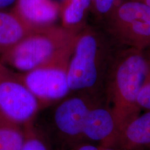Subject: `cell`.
<instances>
[{
  "mask_svg": "<svg viewBox=\"0 0 150 150\" xmlns=\"http://www.w3.org/2000/svg\"><path fill=\"white\" fill-rule=\"evenodd\" d=\"M104 146L97 145L91 142H79L66 148L65 150H101Z\"/></svg>",
  "mask_w": 150,
  "mask_h": 150,
  "instance_id": "17",
  "label": "cell"
},
{
  "mask_svg": "<svg viewBox=\"0 0 150 150\" xmlns=\"http://www.w3.org/2000/svg\"><path fill=\"white\" fill-rule=\"evenodd\" d=\"M101 150H121V149L115 147H104Z\"/></svg>",
  "mask_w": 150,
  "mask_h": 150,
  "instance_id": "20",
  "label": "cell"
},
{
  "mask_svg": "<svg viewBox=\"0 0 150 150\" xmlns=\"http://www.w3.org/2000/svg\"><path fill=\"white\" fill-rule=\"evenodd\" d=\"M82 137L104 147H114L115 121L108 106H94L91 108L84 122Z\"/></svg>",
  "mask_w": 150,
  "mask_h": 150,
  "instance_id": "8",
  "label": "cell"
},
{
  "mask_svg": "<svg viewBox=\"0 0 150 150\" xmlns=\"http://www.w3.org/2000/svg\"><path fill=\"white\" fill-rule=\"evenodd\" d=\"M12 9L31 27L42 28L55 24L61 6L56 0H16Z\"/></svg>",
  "mask_w": 150,
  "mask_h": 150,
  "instance_id": "9",
  "label": "cell"
},
{
  "mask_svg": "<svg viewBox=\"0 0 150 150\" xmlns=\"http://www.w3.org/2000/svg\"><path fill=\"white\" fill-rule=\"evenodd\" d=\"M38 29L24 22L12 8L0 11V55Z\"/></svg>",
  "mask_w": 150,
  "mask_h": 150,
  "instance_id": "10",
  "label": "cell"
},
{
  "mask_svg": "<svg viewBox=\"0 0 150 150\" xmlns=\"http://www.w3.org/2000/svg\"><path fill=\"white\" fill-rule=\"evenodd\" d=\"M42 108L18 72L0 63V118L24 127L34 122Z\"/></svg>",
  "mask_w": 150,
  "mask_h": 150,
  "instance_id": "4",
  "label": "cell"
},
{
  "mask_svg": "<svg viewBox=\"0 0 150 150\" xmlns=\"http://www.w3.org/2000/svg\"><path fill=\"white\" fill-rule=\"evenodd\" d=\"M137 102L141 110H150V75L140 90Z\"/></svg>",
  "mask_w": 150,
  "mask_h": 150,
  "instance_id": "16",
  "label": "cell"
},
{
  "mask_svg": "<svg viewBox=\"0 0 150 150\" xmlns=\"http://www.w3.org/2000/svg\"><path fill=\"white\" fill-rule=\"evenodd\" d=\"M149 64H150V61H149Z\"/></svg>",
  "mask_w": 150,
  "mask_h": 150,
  "instance_id": "21",
  "label": "cell"
},
{
  "mask_svg": "<svg viewBox=\"0 0 150 150\" xmlns=\"http://www.w3.org/2000/svg\"><path fill=\"white\" fill-rule=\"evenodd\" d=\"M103 44L102 38L93 30L77 33L67 66L70 91H93L102 83L106 60Z\"/></svg>",
  "mask_w": 150,
  "mask_h": 150,
  "instance_id": "3",
  "label": "cell"
},
{
  "mask_svg": "<svg viewBox=\"0 0 150 150\" xmlns=\"http://www.w3.org/2000/svg\"><path fill=\"white\" fill-rule=\"evenodd\" d=\"M108 30L131 49L142 51L150 46V8L129 0L122 1L108 18Z\"/></svg>",
  "mask_w": 150,
  "mask_h": 150,
  "instance_id": "5",
  "label": "cell"
},
{
  "mask_svg": "<svg viewBox=\"0 0 150 150\" xmlns=\"http://www.w3.org/2000/svg\"><path fill=\"white\" fill-rule=\"evenodd\" d=\"M132 1H138V2L142 3L143 4L147 6L148 7H149L150 8V0H132Z\"/></svg>",
  "mask_w": 150,
  "mask_h": 150,
  "instance_id": "19",
  "label": "cell"
},
{
  "mask_svg": "<svg viewBox=\"0 0 150 150\" xmlns=\"http://www.w3.org/2000/svg\"><path fill=\"white\" fill-rule=\"evenodd\" d=\"M91 7V0H65L61 6L60 16L62 27L72 31H80Z\"/></svg>",
  "mask_w": 150,
  "mask_h": 150,
  "instance_id": "12",
  "label": "cell"
},
{
  "mask_svg": "<svg viewBox=\"0 0 150 150\" xmlns=\"http://www.w3.org/2000/svg\"><path fill=\"white\" fill-rule=\"evenodd\" d=\"M79 31L55 24L39 28L0 55V63L24 73L71 56Z\"/></svg>",
  "mask_w": 150,
  "mask_h": 150,
  "instance_id": "2",
  "label": "cell"
},
{
  "mask_svg": "<svg viewBox=\"0 0 150 150\" xmlns=\"http://www.w3.org/2000/svg\"><path fill=\"white\" fill-rule=\"evenodd\" d=\"M24 140V127L0 118V150H20Z\"/></svg>",
  "mask_w": 150,
  "mask_h": 150,
  "instance_id": "13",
  "label": "cell"
},
{
  "mask_svg": "<svg viewBox=\"0 0 150 150\" xmlns=\"http://www.w3.org/2000/svg\"><path fill=\"white\" fill-rule=\"evenodd\" d=\"M149 75V61L142 51L134 49L120 54L110 68L108 107L115 121V143L127 125L140 114L137 99Z\"/></svg>",
  "mask_w": 150,
  "mask_h": 150,
  "instance_id": "1",
  "label": "cell"
},
{
  "mask_svg": "<svg viewBox=\"0 0 150 150\" xmlns=\"http://www.w3.org/2000/svg\"><path fill=\"white\" fill-rule=\"evenodd\" d=\"M24 140L20 150H52L50 139L34 122L24 127Z\"/></svg>",
  "mask_w": 150,
  "mask_h": 150,
  "instance_id": "14",
  "label": "cell"
},
{
  "mask_svg": "<svg viewBox=\"0 0 150 150\" xmlns=\"http://www.w3.org/2000/svg\"><path fill=\"white\" fill-rule=\"evenodd\" d=\"M70 59V56L61 58L29 72H18L42 108L60 102L70 92L67 73Z\"/></svg>",
  "mask_w": 150,
  "mask_h": 150,
  "instance_id": "6",
  "label": "cell"
},
{
  "mask_svg": "<svg viewBox=\"0 0 150 150\" xmlns=\"http://www.w3.org/2000/svg\"><path fill=\"white\" fill-rule=\"evenodd\" d=\"M91 8L97 16L108 18L122 2L121 0H91Z\"/></svg>",
  "mask_w": 150,
  "mask_h": 150,
  "instance_id": "15",
  "label": "cell"
},
{
  "mask_svg": "<svg viewBox=\"0 0 150 150\" xmlns=\"http://www.w3.org/2000/svg\"><path fill=\"white\" fill-rule=\"evenodd\" d=\"M16 1V0H0V11L12 8Z\"/></svg>",
  "mask_w": 150,
  "mask_h": 150,
  "instance_id": "18",
  "label": "cell"
},
{
  "mask_svg": "<svg viewBox=\"0 0 150 150\" xmlns=\"http://www.w3.org/2000/svg\"><path fill=\"white\" fill-rule=\"evenodd\" d=\"M114 147L121 150H150V110L133 120Z\"/></svg>",
  "mask_w": 150,
  "mask_h": 150,
  "instance_id": "11",
  "label": "cell"
},
{
  "mask_svg": "<svg viewBox=\"0 0 150 150\" xmlns=\"http://www.w3.org/2000/svg\"><path fill=\"white\" fill-rule=\"evenodd\" d=\"M93 104L88 97L73 96L60 101L52 113V123L56 134L67 143V147L81 142L83 125Z\"/></svg>",
  "mask_w": 150,
  "mask_h": 150,
  "instance_id": "7",
  "label": "cell"
}]
</instances>
